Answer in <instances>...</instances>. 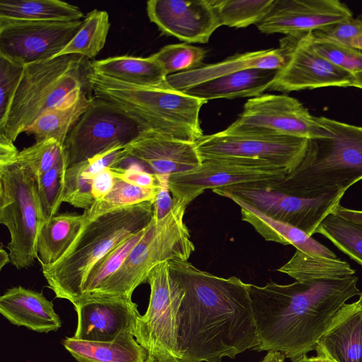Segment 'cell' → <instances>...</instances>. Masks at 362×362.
Instances as JSON below:
<instances>
[{"label":"cell","mask_w":362,"mask_h":362,"mask_svg":"<svg viewBox=\"0 0 362 362\" xmlns=\"http://www.w3.org/2000/svg\"><path fill=\"white\" fill-rule=\"evenodd\" d=\"M153 201L117 209L84 222L67 252L54 264L41 267L55 297L75 304L92 267L111 250L148 226Z\"/></svg>","instance_id":"5b68a950"},{"label":"cell","mask_w":362,"mask_h":362,"mask_svg":"<svg viewBox=\"0 0 362 362\" xmlns=\"http://www.w3.org/2000/svg\"><path fill=\"white\" fill-rule=\"evenodd\" d=\"M202 160L230 159L257 163L289 174L303 160L308 139L261 134H225L222 131L196 142Z\"/></svg>","instance_id":"8fae6325"},{"label":"cell","mask_w":362,"mask_h":362,"mask_svg":"<svg viewBox=\"0 0 362 362\" xmlns=\"http://www.w3.org/2000/svg\"><path fill=\"white\" fill-rule=\"evenodd\" d=\"M310 41L316 52L334 65L352 75L362 71V51L315 37L312 33Z\"/></svg>","instance_id":"60d3db41"},{"label":"cell","mask_w":362,"mask_h":362,"mask_svg":"<svg viewBox=\"0 0 362 362\" xmlns=\"http://www.w3.org/2000/svg\"><path fill=\"white\" fill-rule=\"evenodd\" d=\"M141 132L138 124L114 105L94 97L64 142L68 165L91 158L114 146H127Z\"/></svg>","instance_id":"4fadbf2b"},{"label":"cell","mask_w":362,"mask_h":362,"mask_svg":"<svg viewBox=\"0 0 362 362\" xmlns=\"http://www.w3.org/2000/svg\"><path fill=\"white\" fill-rule=\"evenodd\" d=\"M240 207L242 220L250 223L255 230L267 241L283 245H291L310 255H317L329 258H336L337 255L329 248L318 243L303 230L274 220L241 201L233 200Z\"/></svg>","instance_id":"484cf974"},{"label":"cell","mask_w":362,"mask_h":362,"mask_svg":"<svg viewBox=\"0 0 362 362\" xmlns=\"http://www.w3.org/2000/svg\"><path fill=\"white\" fill-rule=\"evenodd\" d=\"M277 270L297 281L342 279L356 273L347 262L338 257L310 255L299 250Z\"/></svg>","instance_id":"4dcf8cb0"},{"label":"cell","mask_w":362,"mask_h":362,"mask_svg":"<svg viewBox=\"0 0 362 362\" xmlns=\"http://www.w3.org/2000/svg\"><path fill=\"white\" fill-rule=\"evenodd\" d=\"M67 158L64 149L54 167L37 178V190L45 219L58 214L62 204Z\"/></svg>","instance_id":"8d00e7d4"},{"label":"cell","mask_w":362,"mask_h":362,"mask_svg":"<svg viewBox=\"0 0 362 362\" xmlns=\"http://www.w3.org/2000/svg\"><path fill=\"white\" fill-rule=\"evenodd\" d=\"M310 362H332L331 360L329 358L320 356H316L315 357L310 358Z\"/></svg>","instance_id":"f5cc1de1"},{"label":"cell","mask_w":362,"mask_h":362,"mask_svg":"<svg viewBox=\"0 0 362 362\" xmlns=\"http://www.w3.org/2000/svg\"><path fill=\"white\" fill-rule=\"evenodd\" d=\"M285 60L279 48L238 54L220 62L169 75L166 77L165 86L184 92L198 84L244 69L279 70L284 66Z\"/></svg>","instance_id":"603a6c76"},{"label":"cell","mask_w":362,"mask_h":362,"mask_svg":"<svg viewBox=\"0 0 362 362\" xmlns=\"http://www.w3.org/2000/svg\"><path fill=\"white\" fill-rule=\"evenodd\" d=\"M115 177L120 178L129 183L144 187L160 186L157 175L145 171L138 167L131 166L127 168H111Z\"/></svg>","instance_id":"ee69618b"},{"label":"cell","mask_w":362,"mask_h":362,"mask_svg":"<svg viewBox=\"0 0 362 362\" xmlns=\"http://www.w3.org/2000/svg\"><path fill=\"white\" fill-rule=\"evenodd\" d=\"M89 64L87 58L71 54L25 65L0 133L14 142L42 113L88 88Z\"/></svg>","instance_id":"8992f818"},{"label":"cell","mask_w":362,"mask_h":362,"mask_svg":"<svg viewBox=\"0 0 362 362\" xmlns=\"http://www.w3.org/2000/svg\"><path fill=\"white\" fill-rule=\"evenodd\" d=\"M46 221L37 177L16 160L0 165V223L10 234L11 264L28 269L37 259L36 243Z\"/></svg>","instance_id":"ba28073f"},{"label":"cell","mask_w":362,"mask_h":362,"mask_svg":"<svg viewBox=\"0 0 362 362\" xmlns=\"http://www.w3.org/2000/svg\"><path fill=\"white\" fill-rule=\"evenodd\" d=\"M326 135L308 139L305 156L283 180L269 182L284 193L317 198L346 191L362 180V127L317 117Z\"/></svg>","instance_id":"3957f363"},{"label":"cell","mask_w":362,"mask_h":362,"mask_svg":"<svg viewBox=\"0 0 362 362\" xmlns=\"http://www.w3.org/2000/svg\"><path fill=\"white\" fill-rule=\"evenodd\" d=\"M89 90L134 120L141 131L196 142L204 136L199 121L207 101L162 86H145L117 81L90 70Z\"/></svg>","instance_id":"277c9868"},{"label":"cell","mask_w":362,"mask_h":362,"mask_svg":"<svg viewBox=\"0 0 362 362\" xmlns=\"http://www.w3.org/2000/svg\"><path fill=\"white\" fill-rule=\"evenodd\" d=\"M63 151L64 146L56 140H45L20 151L16 161L38 178L54 167Z\"/></svg>","instance_id":"f35d334b"},{"label":"cell","mask_w":362,"mask_h":362,"mask_svg":"<svg viewBox=\"0 0 362 362\" xmlns=\"http://www.w3.org/2000/svg\"><path fill=\"white\" fill-rule=\"evenodd\" d=\"M146 229L147 227L121 243L103 256L92 267L83 283L82 296L79 300L93 293L119 269L133 247L144 236Z\"/></svg>","instance_id":"e575fe53"},{"label":"cell","mask_w":362,"mask_h":362,"mask_svg":"<svg viewBox=\"0 0 362 362\" xmlns=\"http://www.w3.org/2000/svg\"><path fill=\"white\" fill-rule=\"evenodd\" d=\"M278 70L252 68L223 76L182 92L204 100L259 96L269 89Z\"/></svg>","instance_id":"cb8c5ba5"},{"label":"cell","mask_w":362,"mask_h":362,"mask_svg":"<svg viewBox=\"0 0 362 362\" xmlns=\"http://www.w3.org/2000/svg\"><path fill=\"white\" fill-rule=\"evenodd\" d=\"M77 326L74 338L111 341L120 333L134 330L140 317L132 298L84 299L76 303Z\"/></svg>","instance_id":"d6986e66"},{"label":"cell","mask_w":362,"mask_h":362,"mask_svg":"<svg viewBox=\"0 0 362 362\" xmlns=\"http://www.w3.org/2000/svg\"><path fill=\"white\" fill-rule=\"evenodd\" d=\"M187 206L173 202V209L164 218L153 216L145 234L119 269L93 293L81 300L132 298L134 290L147 282L156 266L172 259L187 261L195 247L183 221Z\"/></svg>","instance_id":"52a82bcc"},{"label":"cell","mask_w":362,"mask_h":362,"mask_svg":"<svg viewBox=\"0 0 362 362\" xmlns=\"http://www.w3.org/2000/svg\"><path fill=\"white\" fill-rule=\"evenodd\" d=\"M84 223L83 214H57L46 220L37 236V259L41 267L49 266L67 252Z\"/></svg>","instance_id":"f1b7e54d"},{"label":"cell","mask_w":362,"mask_h":362,"mask_svg":"<svg viewBox=\"0 0 362 362\" xmlns=\"http://www.w3.org/2000/svg\"><path fill=\"white\" fill-rule=\"evenodd\" d=\"M145 362H156L153 358L148 356Z\"/></svg>","instance_id":"11a10c76"},{"label":"cell","mask_w":362,"mask_h":362,"mask_svg":"<svg viewBox=\"0 0 362 362\" xmlns=\"http://www.w3.org/2000/svg\"><path fill=\"white\" fill-rule=\"evenodd\" d=\"M147 283L151 288L148 306L137 321L134 337L156 362H180L178 312L185 290L171 276L168 261L150 272Z\"/></svg>","instance_id":"9c48e42d"},{"label":"cell","mask_w":362,"mask_h":362,"mask_svg":"<svg viewBox=\"0 0 362 362\" xmlns=\"http://www.w3.org/2000/svg\"><path fill=\"white\" fill-rule=\"evenodd\" d=\"M0 18L22 21H74L84 15L76 6L60 0H1Z\"/></svg>","instance_id":"f546056e"},{"label":"cell","mask_w":362,"mask_h":362,"mask_svg":"<svg viewBox=\"0 0 362 362\" xmlns=\"http://www.w3.org/2000/svg\"><path fill=\"white\" fill-rule=\"evenodd\" d=\"M351 86L362 89V71L353 75Z\"/></svg>","instance_id":"816d5d0a"},{"label":"cell","mask_w":362,"mask_h":362,"mask_svg":"<svg viewBox=\"0 0 362 362\" xmlns=\"http://www.w3.org/2000/svg\"><path fill=\"white\" fill-rule=\"evenodd\" d=\"M352 17L349 7L339 0H274L256 26L264 34L298 35L313 33Z\"/></svg>","instance_id":"e0dca14e"},{"label":"cell","mask_w":362,"mask_h":362,"mask_svg":"<svg viewBox=\"0 0 362 362\" xmlns=\"http://www.w3.org/2000/svg\"><path fill=\"white\" fill-rule=\"evenodd\" d=\"M83 20L22 21L0 18V56L22 65L54 57L71 40Z\"/></svg>","instance_id":"2e32d148"},{"label":"cell","mask_w":362,"mask_h":362,"mask_svg":"<svg viewBox=\"0 0 362 362\" xmlns=\"http://www.w3.org/2000/svg\"><path fill=\"white\" fill-rule=\"evenodd\" d=\"M332 362H333V361H332Z\"/></svg>","instance_id":"6f0895ef"},{"label":"cell","mask_w":362,"mask_h":362,"mask_svg":"<svg viewBox=\"0 0 362 362\" xmlns=\"http://www.w3.org/2000/svg\"><path fill=\"white\" fill-rule=\"evenodd\" d=\"M90 70L122 82L145 86L165 85L166 74L156 59L121 55L90 62Z\"/></svg>","instance_id":"4316f807"},{"label":"cell","mask_w":362,"mask_h":362,"mask_svg":"<svg viewBox=\"0 0 362 362\" xmlns=\"http://www.w3.org/2000/svg\"><path fill=\"white\" fill-rule=\"evenodd\" d=\"M317 356L333 362H362V303H345L320 338Z\"/></svg>","instance_id":"44dd1931"},{"label":"cell","mask_w":362,"mask_h":362,"mask_svg":"<svg viewBox=\"0 0 362 362\" xmlns=\"http://www.w3.org/2000/svg\"><path fill=\"white\" fill-rule=\"evenodd\" d=\"M0 313L11 324L39 332L57 331L62 325L52 301L42 292L13 286L0 297Z\"/></svg>","instance_id":"7402d4cb"},{"label":"cell","mask_w":362,"mask_h":362,"mask_svg":"<svg viewBox=\"0 0 362 362\" xmlns=\"http://www.w3.org/2000/svg\"><path fill=\"white\" fill-rule=\"evenodd\" d=\"M286 356L280 351H268L263 360L260 362H284Z\"/></svg>","instance_id":"681fc988"},{"label":"cell","mask_w":362,"mask_h":362,"mask_svg":"<svg viewBox=\"0 0 362 362\" xmlns=\"http://www.w3.org/2000/svg\"><path fill=\"white\" fill-rule=\"evenodd\" d=\"M216 194L237 199L262 214L294 226L309 236L321 221L340 205L344 192L317 198H303L278 190L269 182H250L212 190Z\"/></svg>","instance_id":"30bf717a"},{"label":"cell","mask_w":362,"mask_h":362,"mask_svg":"<svg viewBox=\"0 0 362 362\" xmlns=\"http://www.w3.org/2000/svg\"><path fill=\"white\" fill-rule=\"evenodd\" d=\"M64 347L77 362H145L148 351L127 330L111 341H92L66 337Z\"/></svg>","instance_id":"d4e9b609"},{"label":"cell","mask_w":362,"mask_h":362,"mask_svg":"<svg viewBox=\"0 0 362 362\" xmlns=\"http://www.w3.org/2000/svg\"><path fill=\"white\" fill-rule=\"evenodd\" d=\"M160 187L153 202V217L157 220L164 218L173 208V199L170 197L168 186L169 175H158Z\"/></svg>","instance_id":"f6af8a7d"},{"label":"cell","mask_w":362,"mask_h":362,"mask_svg":"<svg viewBox=\"0 0 362 362\" xmlns=\"http://www.w3.org/2000/svg\"><path fill=\"white\" fill-rule=\"evenodd\" d=\"M315 37L362 51V14L312 33Z\"/></svg>","instance_id":"b9f144b4"},{"label":"cell","mask_w":362,"mask_h":362,"mask_svg":"<svg viewBox=\"0 0 362 362\" xmlns=\"http://www.w3.org/2000/svg\"><path fill=\"white\" fill-rule=\"evenodd\" d=\"M110 28L107 11L98 9L90 11L84 17L76 34L54 57L75 54L87 59L93 58L104 47Z\"/></svg>","instance_id":"1f68e13d"},{"label":"cell","mask_w":362,"mask_h":362,"mask_svg":"<svg viewBox=\"0 0 362 362\" xmlns=\"http://www.w3.org/2000/svg\"><path fill=\"white\" fill-rule=\"evenodd\" d=\"M23 69L24 65L0 56V124L6 117Z\"/></svg>","instance_id":"7bdbcfd3"},{"label":"cell","mask_w":362,"mask_h":362,"mask_svg":"<svg viewBox=\"0 0 362 362\" xmlns=\"http://www.w3.org/2000/svg\"><path fill=\"white\" fill-rule=\"evenodd\" d=\"M93 179L87 174L83 162L70 165L66 171L62 203L88 209L95 202L92 194Z\"/></svg>","instance_id":"ab89813d"},{"label":"cell","mask_w":362,"mask_h":362,"mask_svg":"<svg viewBox=\"0 0 362 362\" xmlns=\"http://www.w3.org/2000/svg\"><path fill=\"white\" fill-rule=\"evenodd\" d=\"M358 300H359L361 302V303H362V293H360Z\"/></svg>","instance_id":"9f6ffc18"},{"label":"cell","mask_w":362,"mask_h":362,"mask_svg":"<svg viewBox=\"0 0 362 362\" xmlns=\"http://www.w3.org/2000/svg\"><path fill=\"white\" fill-rule=\"evenodd\" d=\"M315 233L327 238L362 266V225L346 220L334 211L321 221Z\"/></svg>","instance_id":"836d02e7"},{"label":"cell","mask_w":362,"mask_h":362,"mask_svg":"<svg viewBox=\"0 0 362 362\" xmlns=\"http://www.w3.org/2000/svg\"><path fill=\"white\" fill-rule=\"evenodd\" d=\"M152 55L168 76L199 68L205 58L206 51L186 43L173 44L164 46Z\"/></svg>","instance_id":"74e56055"},{"label":"cell","mask_w":362,"mask_h":362,"mask_svg":"<svg viewBox=\"0 0 362 362\" xmlns=\"http://www.w3.org/2000/svg\"><path fill=\"white\" fill-rule=\"evenodd\" d=\"M287 175L282 169L250 161L205 160L194 169L170 175L168 186L173 202L187 206L206 189L243 183L276 182Z\"/></svg>","instance_id":"9a60e30c"},{"label":"cell","mask_w":362,"mask_h":362,"mask_svg":"<svg viewBox=\"0 0 362 362\" xmlns=\"http://www.w3.org/2000/svg\"><path fill=\"white\" fill-rule=\"evenodd\" d=\"M285 57L270 90L289 93L322 87L351 86L353 75L320 55L310 41V33L286 35L279 47Z\"/></svg>","instance_id":"5bb4252c"},{"label":"cell","mask_w":362,"mask_h":362,"mask_svg":"<svg viewBox=\"0 0 362 362\" xmlns=\"http://www.w3.org/2000/svg\"><path fill=\"white\" fill-rule=\"evenodd\" d=\"M115 179L111 168L96 174L92 184V194L95 200L103 198L112 190Z\"/></svg>","instance_id":"bcb514c9"},{"label":"cell","mask_w":362,"mask_h":362,"mask_svg":"<svg viewBox=\"0 0 362 362\" xmlns=\"http://www.w3.org/2000/svg\"><path fill=\"white\" fill-rule=\"evenodd\" d=\"M125 148L128 158L137 160L158 175L186 172L202 163L195 142L151 132H141Z\"/></svg>","instance_id":"ffe728a7"},{"label":"cell","mask_w":362,"mask_h":362,"mask_svg":"<svg viewBox=\"0 0 362 362\" xmlns=\"http://www.w3.org/2000/svg\"><path fill=\"white\" fill-rule=\"evenodd\" d=\"M334 211L346 220L362 225V210L347 209L339 205Z\"/></svg>","instance_id":"c3c4849f"},{"label":"cell","mask_w":362,"mask_h":362,"mask_svg":"<svg viewBox=\"0 0 362 362\" xmlns=\"http://www.w3.org/2000/svg\"><path fill=\"white\" fill-rule=\"evenodd\" d=\"M168 265L185 290L178 312L180 362H221L259 345L250 284L215 276L188 261L172 259Z\"/></svg>","instance_id":"6da1fadb"},{"label":"cell","mask_w":362,"mask_h":362,"mask_svg":"<svg viewBox=\"0 0 362 362\" xmlns=\"http://www.w3.org/2000/svg\"><path fill=\"white\" fill-rule=\"evenodd\" d=\"M222 25L245 28L258 23L274 0H211Z\"/></svg>","instance_id":"d590c367"},{"label":"cell","mask_w":362,"mask_h":362,"mask_svg":"<svg viewBox=\"0 0 362 362\" xmlns=\"http://www.w3.org/2000/svg\"><path fill=\"white\" fill-rule=\"evenodd\" d=\"M160 187V184L153 187H140L116 177L112 190L103 198L95 200L88 209L84 210V222L117 209L147 201L154 202Z\"/></svg>","instance_id":"d6a6232c"},{"label":"cell","mask_w":362,"mask_h":362,"mask_svg":"<svg viewBox=\"0 0 362 362\" xmlns=\"http://www.w3.org/2000/svg\"><path fill=\"white\" fill-rule=\"evenodd\" d=\"M294 362H310V358H308L307 356L303 357L302 358Z\"/></svg>","instance_id":"db71d44e"},{"label":"cell","mask_w":362,"mask_h":362,"mask_svg":"<svg viewBox=\"0 0 362 362\" xmlns=\"http://www.w3.org/2000/svg\"><path fill=\"white\" fill-rule=\"evenodd\" d=\"M225 134H261L312 139L327 129L297 99L286 95L262 94L250 98Z\"/></svg>","instance_id":"7c38bea8"},{"label":"cell","mask_w":362,"mask_h":362,"mask_svg":"<svg viewBox=\"0 0 362 362\" xmlns=\"http://www.w3.org/2000/svg\"><path fill=\"white\" fill-rule=\"evenodd\" d=\"M94 99L86 90L62 105L38 117L25 132L34 136L36 142L54 139L64 146L66 139Z\"/></svg>","instance_id":"83f0119b"},{"label":"cell","mask_w":362,"mask_h":362,"mask_svg":"<svg viewBox=\"0 0 362 362\" xmlns=\"http://www.w3.org/2000/svg\"><path fill=\"white\" fill-rule=\"evenodd\" d=\"M355 275L342 279L264 286L251 284L250 298L260 341L254 350L276 351L292 362L315 351L339 310L360 295Z\"/></svg>","instance_id":"7a4b0ae2"},{"label":"cell","mask_w":362,"mask_h":362,"mask_svg":"<svg viewBox=\"0 0 362 362\" xmlns=\"http://www.w3.org/2000/svg\"><path fill=\"white\" fill-rule=\"evenodd\" d=\"M146 12L163 34L188 43H207L221 26L211 0H149Z\"/></svg>","instance_id":"ac0fdd59"},{"label":"cell","mask_w":362,"mask_h":362,"mask_svg":"<svg viewBox=\"0 0 362 362\" xmlns=\"http://www.w3.org/2000/svg\"><path fill=\"white\" fill-rule=\"evenodd\" d=\"M8 263H11L9 252H6L4 249L3 244H1L0 249V270H2L4 267Z\"/></svg>","instance_id":"f907efd6"},{"label":"cell","mask_w":362,"mask_h":362,"mask_svg":"<svg viewBox=\"0 0 362 362\" xmlns=\"http://www.w3.org/2000/svg\"><path fill=\"white\" fill-rule=\"evenodd\" d=\"M18 153L13 141L4 134L0 133V165L14 162Z\"/></svg>","instance_id":"7dc6e473"}]
</instances>
